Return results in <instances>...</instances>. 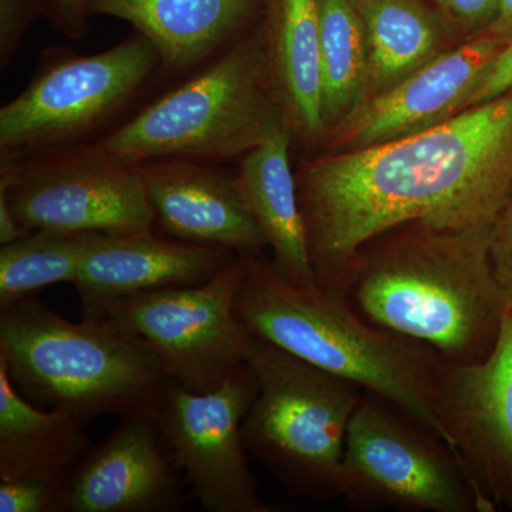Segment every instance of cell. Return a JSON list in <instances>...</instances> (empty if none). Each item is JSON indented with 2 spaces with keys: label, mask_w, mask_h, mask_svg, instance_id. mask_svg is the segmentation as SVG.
Masks as SVG:
<instances>
[{
  "label": "cell",
  "mask_w": 512,
  "mask_h": 512,
  "mask_svg": "<svg viewBox=\"0 0 512 512\" xmlns=\"http://www.w3.org/2000/svg\"><path fill=\"white\" fill-rule=\"evenodd\" d=\"M299 202L316 281L346 292L360 249L390 229H493L512 200V90L416 136L303 161Z\"/></svg>",
  "instance_id": "cell-1"
},
{
  "label": "cell",
  "mask_w": 512,
  "mask_h": 512,
  "mask_svg": "<svg viewBox=\"0 0 512 512\" xmlns=\"http://www.w3.org/2000/svg\"><path fill=\"white\" fill-rule=\"evenodd\" d=\"M491 232L419 222L390 229L360 249L346 298L367 322L424 343L444 362H478L508 311L491 265Z\"/></svg>",
  "instance_id": "cell-2"
},
{
  "label": "cell",
  "mask_w": 512,
  "mask_h": 512,
  "mask_svg": "<svg viewBox=\"0 0 512 512\" xmlns=\"http://www.w3.org/2000/svg\"><path fill=\"white\" fill-rule=\"evenodd\" d=\"M242 256L237 315L252 336L392 404L447 446L436 412V350L367 322L345 293L302 288L261 254Z\"/></svg>",
  "instance_id": "cell-3"
},
{
  "label": "cell",
  "mask_w": 512,
  "mask_h": 512,
  "mask_svg": "<svg viewBox=\"0 0 512 512\" xmlns=\"http://www.w3.org/2000/svg\"><path fill=\"white\" fill-rule=\"evenodd\" d=\"M0 362L23 396L87 424L156 412L168 383L134 333L109 319L72 322L35 298L0 311Z\"/></svg>",
  "instance_id": "cell-4"
},
{
  "label": "cell",
  "mask_w": 512,
  "mask_h": 512,
  "mask_svg": "<svg viewBox=\"0 0 512 512\" xmlns=\"http://www.w3.org/2000/svg\"><path fill=\"white\" fill-rule=\"evenodd\" d=\"M284 128L288 123L269 76L264 30H259L94 144L131 167L168 160L218 164L244 157Z\"/></svg>",
  "instance_id": "cell-5"
},
{
  "label": "cell",
  "mask_w": 512,
  "mask_h": 512,
  "mask_svg": "<svg viewBox=\"0 0 512 512\" xmlns=\"http://www.w3.org/2000/svg\"><path fill=\"white\" fill-rule=\"evenodd\" d=\"M245 363L256 380L242 421L248 453L295 497H340L346 433L362 400L359 387L256 336Z\"/></svg>",
  "instance_id": "cell-6"
},
{
  "label": "cell",
  "mask_w": 512,
  "mask_h": 512,
  "mask_svg": "<svg viewBox=\"0 0 512 512\" xmlns=\"http://www.w3.org/2000/svg\"><path fill=\"white\" fill-rule=\"evenodd\" d=\"M161 74L157 50L136 30L94 55L49 47L25 90L0 109V160L100 140Z\"/></svg>",
  "instance_id": "cell-7"
},
{
  "label": "cell",
  "mask_w": 512,
  "mask_h": 512,
  "mask_svg": "<svg viewBox=\"0 0 512 512\" xmlns=\"http://www.w3.org/2000/svg\"><path fill=\"white\" fill-rule=\"evenodd\" d=\"M339 493L357 510L484 512L450 448L377 397L360 400L350 420Z\"/></svg>",
  "instance_id": "cell-8"
},
{
  "label": "cell",
  "mask_w": 512,
  "mask_h": 512,
  "mask_svg": "<svg viewBox=\"0 0 512 512\" xmlns=\"http://www.w3.org/2000/svg\"><path fill=\"white\" fill-rule=\"evenodd\" d=\"M244 274V256L237 255L202 284L128 296L97 319L143 339L171 382L211 392L247 360L252 335L237 315Z\"/></svg>",
  "instance_id": "cell-9"
},
{
  "label": "cell",
  "mask_w": 512,
  "mask_h": 512,
  "mask_svg": "<svg viewBox=\"0 0 512 512\" xmlns=\"http://www.w3.org/2000/svg\"><path fill=\"white\" fill-rule=\"evenodd\" d=\"M0 197L26 234H137L156 228L137 168L94 143L0 160Z\"/></svg>",
  "instance_id": "cell-10"
},
{
  "label": "cell",
  "mask_w": 512,
  "mask_h": 512,
  "mask_svg": "<svg viewBox=\"0 0 512 512\" xmlns=\"http://www.w3.org/2000/svg\"><path fill=\"white\" fill-rule=\"evenodd\" d=\"M255 392L254 373L245 363L207 393L168 380L158 400V426L192 497L205 511H271L259 497L242 433Z\"/></svg>",
  "instance_id": "cell-11"
},
{
  "label": "cell",
  "mask_w": 512,
  "mask_h": 512,
  "mask_svg": "<svg viewBox=\"0 0 512 512\" xmlns=\"http://www.w3.org/2000/svg\"><path fill=\"white\" fill-rule=\"evenodd\" d=\"M436 412L483 511L512 508V309L484 359L441 360Z\"/></svg>",
  "instance_id": "cell-12"
},
{
  "label": "cell",
  "mask_w": 512,
  "mask_h": 512,
  "mask_svg": "<svg viewBox=\"0 0 512 512\" xmlns=\"http://www.w3.org/2000/svg\"><path fill=\"white\" fill-rule=\"evenodd\" d=\"M185 483L154 413L120 419L64 481L55 512H171Z\"/></svg>",
  "instance_id": "cell-13"
},
{
  "label": "cell",
  "mask_w": 512,
  "mask_h": 512,
  "mask_svg": "<svg viewBox=\"0 0 512 512\" xmlns=\"http://www.w3.org/2000/svg\"><path fill=\"white\" fill-rule=\"evenodd\" d=\"M507 42L467 39L424 64L389 92L367 99L330 131V151H352L416 136L468 109L488 67Z\"/></svg>",
  "instance_id": "cell-14"
},
{
  "label": "cell",
  "mask_w": 512,
  "mask_h": 512,
  "mask_svg": "<svg viewBox=\"0 0 512 512\" xmlns=\"http://www.w3.org/2000/svg\"><path fill=\"white\" fill-rule=\"evenodd\" d=\"M235 252L154 229L137 234H87L74 286L83 319H97L111 303L138 293L208 281Z\"/></svg>",
  "instance_id": "cell-15"
},
{
  "label": "cell",
  "mask_w": 512,
  "mask_h": 512,
  "mask_svg": "<svg viewBox=\"0 0 512 512\" xmlns=\"http://www.w3.org/2000/svg\"><path fill=\"white\" fill-rule=\"evenodd\" d=\"M156 227L170 237L217 245L238 255L268 247L237 183L217 165L200 161H157L136 167Z\"/></svg>",
  "instance_id": "cell-16"
},
{
  "label": "cell",
  "mask_w": 512,
  "mask_h": 512,
  "mask_svg": "<svg viewBox=\"0 0 512 512\" xmlns=\"http://www.w3.org/2000/svg\"><path fill=\"white\" fill-rule=\"evenodd\" d=\"M265 0H87L90 16L130 23L160 56L163 76H188L247 35Z\"/></svg>",
  "instance_id": "cell-17"
},
{
  "label": "cell",
  "mask_w": 512,
  "mask_h": 512,
  "mask_svg": "<svg viewBox=\"0 0 512 512\" xmlns=\"http://www.w3.org/2000/svg\"><path fill=\"white\" fill-rule=\"evenodd\" d=\"M289 128L241 158L237 183L281 274L302 288L318 286L291 165Z\"/></svg>",
  "instance_id": "cell-18"
},
{
  "label": "cell",
  "mask_w": 512,
  "mask_h": 512,
  "mask_svg": "<svg viewBox=\"0 0 512 512\" xmlns=\"http://www.w3.org/2000/svg\"><path fill=\"white\" fill-rule=\"evenodd\" d=\"M264 37L269 76L292 138L315 146L326 138L319 0H275Z\"/></svg>",
  "instance_id": "cell-19"
},
{
  "label": "cell",
  "mask_w": 512,
  "mask_h": 512,
  "mask_svg": "<svg viewBox=\"0 0 512 512\" xmlns=\"http://www.w3.org/2000/svg\"><path fill=\"white\" fill-rule=\"evenodd\" d=\"M87 426L73 414L36 407L0 362V481L66 480L92 447Z\"/></svg>",
  "instance_id": "cell-20"
},
{
  "label": "cell",
  "mask_w": 512,
  "mask_h": 512,
  "mask_svg": "<svg viewBox=\"0 0 512 512\" xmlns=\"http://www.w3.org/2000/svg\"><path fill=\"white\" fill-rule=\"evenodd\" d=\"M369 46L366 99L389 92L446 52V23L426 0H352Z\"/></svg>",
  "instance_id": "cell-21"
},
{
  "label": "cell",
  "mask_w": 512,
  "mask_h": 512,
  "mask_svg": "<svg viewBox=\"0 0 512 512\" xmlns=\"http://www.w3.org/2000/svg\"><path fill=\"white\" fill-rule=\"evenodd\" d=\"M326 136L366 99L369 46L352 0H319Z\"/></svg>",
  "instance_id": "cell-22"
},
{
  "label": "cell",
  "mask_w": 512,
  "mask_h": 512,
  "mask_svg": "<svg viewBox=\"0 0 512 512\" xmlns=\"http://www.w3.org/2000/svg\"><path fill=\"white\" fill-rule=\"evenodd\" d=\"M87 234L35 231L0 248V311L50 285L74 284Z\"/></svg>",
  "instance_id": "cell-23"
},
{
  "label": "cell",
  "mask_w": 512,
  "mask_h": 512,
  "mask_svg": "<svg viewBox=\"0 0 512 512\" xmlns=\"http://www.w3.org/2000/svg\"><path fill=\"white\" fill-rule=\"evenodd\" d=\"M64 481L46 478L0 481V512H55Z\"/></svg>",
  "instance_id": "cell-24"
},
{
  "label": "cell",
  "mask_w": 512,
  "mask_h": 512,
  "mask_svg": "<svg viewBox=\"0 0 512 512\" xmlns=\"http://www.w3.org/2000/svg\"><path fill=\"white\" fill-rule=\"evenodd\" d=\"M448 30L467 39L484 35L493 26L503 0H430Z\"/></svg>",
  "instance_id": "cell-25"
},
{
  "label": "cell",
  "mask_w": 512,
  "mask_h": 512,
  "mask_svg": "<svg viewBox=\"0 0 512 512\" xmlns=\"http://www.w3.org/2000/svg\"><path fill=\"white\" fill-rule=\"evenodd\" d=\"M45 13V0H0V67L6 69L19 52L32 23Z\"/></svg>",
  "instance_id": "cell-26"
},
{
  "label": "cell",
  "mask_w": 512,
  "mask_h": 512,
  "mask_svg": "<svg viewBox=\"0 0 512 512\" xmlns=\"http://www.w3.org/2000/svg\"><path fill=\"white\" fill-rule=\"evenodd\" d=\"M490 258L495 281L508 311L512 309V200L505 205L491 232Z\"/></svg>",
  "instance_id": "cell-27"
},
{
  "label": "cell",
  "mask_w": 512,
  "mask_h": 512,
  "mask_svg": "<svg viewBox=\"0 0 512 512\" xmlns=\"http://www.w3.org/2000/svg\"><path fill=\"white\" fill-rule=\"evenodd\" d=\"M45 13L60 33L72 40L89 35L87 0H45Z\"/></svg>",
  "instance_id": "cell-28"
},
{
  "label": "cell",
  "mask_w": 512,
  "mask_h": 512,
  "mask_svg": "<svg viewBox=\"0 0 512 512\" xmlns=\"http://www.w3.org/2000/svg\"><path fill=\"white\" fill-rule=\"evenodd\" d=\"M512 90V40L498 53L471 97L468 107L497 99Z\"/></svg>",
  "instance_id": "cell-29"
},
{
  "label": "cell",
  "mask_w": 512,
  "mask_h": 512,
  "mask_svg": "<svg viewBox=\"0 0 512 512\" xmlns=\"http://www.w3.org/2000/svg\"><path fill=\"white\" fill-rule=\"evenodd\" d=\"M25 231L20 227L15 214L6 202L5 198L0 197V245L10 244L25 237Z\"/></svg>",
  "instance_id": "cell-30"
},
{
  "label": "cell",
  "mask_w": 512,
  "mask_h": 512,
  "mask_svg": "<svg viewBox=\"0 0 512 512\" xmlns=\"http://www.w3.org/2000/svg\"><path fill=\"white\" fill-rule=\"evenodd\" d=\"M488 35L498 37L504 42L510 43L512 40V0H503L500 13L490 29Z\"/></svg>",
  "instance_id": "cell-31"
}]
</instances>
